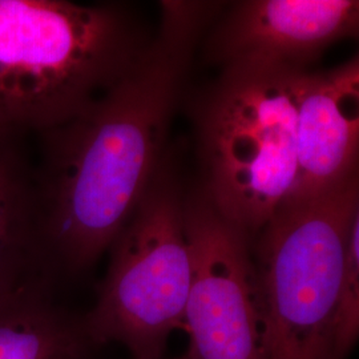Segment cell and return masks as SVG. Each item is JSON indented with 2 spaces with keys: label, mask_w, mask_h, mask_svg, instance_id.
<instances>
[{
  "label": "cell",
  "mask_w": 359,
  "mask_h": 359,
  "mask_svg": "<svg viewBox=\"0 0 359 359\" xmlns=\"http://www.w3.org/2000/svg\"><path fill=\"white\" fill-rule=\"evenodd\" d=\"M222 3L163 1L151 44L80 115L43 133L35 168L39 237L48 273H77L111 249L165 163L193 53Z\"/></svg>",
  "instance_id": "6da1fadb"
},
{
  "label": "cell",
  "mask_w": 359,
  "mask_h": 359,
  "mask_svg": "<svg viewBox=\"0 0 359 359\" xmlns=\"http://www.w3.org/2000/svg\"><path fill=\"white\" fill-rule=\"evenodd\" d=\"M152 39L120 3L0 0V142L41 136L80 115Z\"/></svg>",
  "instance_id": "7a4b0ae2"
},
{
  "label": "cell",
  "mask_w": 359,
  "mask_h": 359,
  "mask_svg": "<svg viewBox=\"0 0 359 359\" xmlns=\"http://www.w3.org/2000/svg\"><path fill=\"white\" fill-rule=\"evenodd\" d=\"M308 72L228 65L196 108L201 192L252 238L293 191L297 107Z\"/></svg>",
  "instance_id": "3957f363"
},
{
  "label": "cell",
  "mask_w": 359,
  "mask_h": 359,
  "mask_svg": "<svg viewBox=\"0 0 359 359\" xmlns=\"http://www.w3.org/2000/svg\"><path fill=\"white\" fill-rule=\"evenodd\" d=\"M359 177L286 200L252 238L264 359H330Z\"/></svg>",
  "instance_id": "277c9868"
},
{
  "label": "cell",
  "mask_w": 359,
  "mask_h": 359,
  "mask_svg": "<svg viewBox=\"0 0 359 359\" xmlns=\"http://www.w3.org/2000/svg\"><path fill=\"white\" fill-rule=\"evenodd\" d=\"M109 250L86 333L128 347L136 359L161 358L169 335L185 326L192 281L185 197L168 160Z\"/></svg>",
  "instance_id": "5b68a950"
},
{
  "label": "cell",
  "mask_w": 359,
  "mask_h": 359,
  "mask_svg": "<svg viewBox=\"0 0 359 359\" xmlns=\"http://www.w3.org/2000/svg\"><path fill=\"white\" fill-rule=\"evenodd\" d=\"M192 281L184 329L189 359H264L252 237L204 193L185 198Z\"/></svg>",
  "instance_id": "8992f818"
},
{
  "label": "cell",
  "mask_w": 359,
  "mask_h": 359,
  "mask_svg": "<svg viewBox=\"0 0 359 359\" xmlns=\"http://www.w3.org/2000/svg\"><path fill=\"white\" fill-rule=\"evenodd\" d=\"M206 36V59L308 69L335 43L358 36L357 0H244L219 13Z\"/></svg>",
  "instance_id": "52a82bcc"
},
{
  "label": "cell",
  "mask_w": 359,
  "mask_h": 359,
  "mask_svg": "<svg viewBox=\"0 0 359 359\" xmlns=\"http://www.w3.org/2000/svg\"><path fill=\"white\" fill-rule=\"evenodd\" d=\"M295 130L297 170L287 200L310 198L358 177V56L327 71H309Z\"/></svg>",
  "instance_id": "ba28073f"
},
{
  "label": "cell",
  "mask_w": 359,
  "mask_h": 359,
  "mask_svg": "<svg viewBox=\"0 0 359 359\" xmlns=\"http://www.w3.org/2000/svg\"><path fill=\"white\" fill-rule=\"evenodd\" d=\"M19 144L0 142V306L44 293L48 274L39 237L35 167Z\"/></svg>",
  "instance_id": "9c48e42d"
},
{
  "label": "cell",
  "mask_w": 359,
  "mask_h": 359,
  "mask_svg": "<svg viewBox=\"0 0 359 359\" xmlns=\"http://www.w3.org/2000/svg\"><path fill=\"white\" fill-rule=\"evenodd\" d=\"M88 341L44 293L0 306V359H87Z\"/></svg>",
  "instance_id": "30bf717a"
},
{
  "label": "cell",
  "mask_w": 359,
  "mask_h": 359,
  "mask_svg": "<svg viewBox=\"0 0 359 359\" xmlns=\"http://www.w3.org/2000/svg\"><path fill=\"white\" fill-rule=\"evenodd\" d=\"M359 335V218L354 222L348 244L341 293L334 316L330 359H345Z\"/></svg>",
  "instance_id": "8fae6325"
},
{
  "label": "cell",
  "mask_w": 359,
  "mask_h": 359,
  "mask_svg": "<svg viewBox=\"0 0 359 359\" xmlns=\"http://www.w3.org/2000/svg\"><path fill=\"white\" fill-rule=\"evenodd\" d=\"M158 359H163V358H158ZM175 359H189V357L187 355V354H184L182 357H179V358H175Z\"/></svg>",
  "instance_id": "7c38bea8"
}]
</instances>
